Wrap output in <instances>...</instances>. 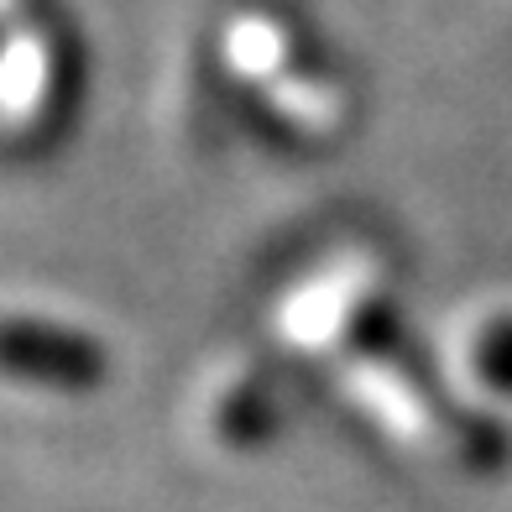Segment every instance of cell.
<instances>
[{
    "label": "cell",
    "mask_w": 512,
    "mask_h": 512,
    "mask_svg": "<svg viewBox=\"0 0 512 512\" xmlns=\"http://www.w3.org/2000/svg\"><path fill=\"white\" fill-rule=\"evenodd\" d=\"M345 392L377 418V424L398 439V445H413V450H434L439 445V413L429 408V398L418 392L398 366L387 361H356L345 366Z\"/></svg>",
    "instance_id": "cell-3"
},
{
    "label": "cell",
    "mask_w": 512,
    "mask_h": 512,
    "mask_svg": "<svg viewBox=\"0 0 512 512\" xmlns=\"http://www.w3.org/2000/svg\"><path fill=\"white\" fill-rule=\"evenodd\" d=\"M0 371L48 387H89L105 377V356L89 340L37 319H6L0 324Z\"/></svg>",
    "instance_id": "cell-2"
},
{
    "label": "cell",
    "mask_w": 512,
    "mask_h": 512,
    "mask_svg": "<svg viewBox=\"0 0 512 512\" xmlns=\"http://www.w3.org/2000/svg\"><path fill=\"white\" fill-rule=\"evenodd\" d=\"M377 283L382 272L371 262H340L330 272L309 277L288 304H283V335L304 351H324L356 330L377 309Z\"/></svg>",
    "instance_id": "cell-1"
},
{
    "label": "cell",
    "mask_w": 512,
    "mask_h": 512,
    "mask_svg": "<svg viewBox=\"0 0 512 512\" xmlns=\"http://www.w3.org/2000/svg\"><path fill=\"white\" fill-rule=\"evenodd\" d=\"M209 424H215L220 439H230V445L262 439V429L272 424V387L262 377H230L225 387H215Z\"/></svg>",
    "instance_id": "cell-4"
}]
</instances>
